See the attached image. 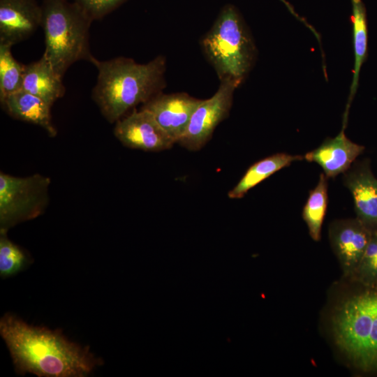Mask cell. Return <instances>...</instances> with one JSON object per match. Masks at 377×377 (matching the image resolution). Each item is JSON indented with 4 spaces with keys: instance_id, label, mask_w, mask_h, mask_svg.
I'll use <instances>...</instances> for the list:
<instances>
[{
    "instance_id": "6da1fadb",
    "label": "cell",
    "mask_w": 377,
    "mask_h": 377,
    "mask_svg": "<svg viewBox=\"0 0 377 377\" xmlns=\"http://www.w3.org/2000/svg\"><path fill=\"white\" fill-rule=\"evenodd\" d=\"M0 333L17 374L45 377H84L101 362L88 348L68 340L59 330L33 327L7 313Z\"/></svg>"
},
{
    "instance_id": "7a4b0ae2",
    "label": "cell",
    "mask_w": 377,
    "mask_h": 377,
    "mask_svg": "<svg viewBox=\"0 0 377 377\" xmlns=\"http://www.w3.org/2000/svg\"><path fill=\"white\" fill-rule=\"evenodd\" d=\"M91 63L98 71L91 98L110 124L138 105L149 101L166 86V59L163 55L146 64L124 57L105 61L94 57Z\"/></svg>"
},
{
    "instance_id": "3957f363",
    "label": "cell",
    "mask_w": 377,
    "mask_h": 377,
    "mask_svg": "<svg viewBox=\"0 0 377 377\" xmlns=\"http://www.w3.org/2000/svg\"><path fill=\"white\" fill-rule=\"evenodd\" d=\"M41 25L45 35L44 54L61 77L74 63L94 56L89 47L93 22L71 0H43Z\"/></svg>"
},
{
    "instance_id": "277c9868",
    "label": "cell",
    "mask_w": 377,
    "mask_h": 377,
    "mask_svg": "<svg viewBox=\"0 0 377 377\" xmlns=\"http://www.w3.org/2000/svg\"><path fill=\"white\" fill-rule=\"evenodd\" d=\"M332 332L336 345L354 367L377 371V290L346 300L332 318Z\"/></svg>"
},
{
    "instance_id": "5b68a950",
    "label": "cell",
    "mask_w": 377,
    "mask_h": 377,
    "mask_svg": "<svg viewBox=\"0 0 377 377\" xmlns=\"http://www.w3.org/2000/svg\"><path fill=\"white\" fill-rule=\"evenodd\" d=\"M200 45L220 82L230 81L239 87L253 64L255 46L233 5L222 8Z\"/></svg>"
},
{
    "instance_id": "8992f818",
    "label": "cell",
    "mask_w": 377,
    "mask_h": 377,
    "mask_svg": "<svg viewBox=\"0 0 377 377\" xmlns=\"http://www.w3.org/2000/svg\"><path fill=\"white\" fill-rule=\"evenodd\" d=\"M50 179L40 174L15 177L0 172V233L34 219L48 206Z\"/></svg>"
},
{
    "instance_id": "52a82bcc",
    "label": "cell",
    "mask_w": 377,
    "mask_h": 377,
    "mask_svg": "<svg viewBox=\"0 0 377 377\" xmlns=\"http://www.w3.org/2000/svg\"><path fill=\"white\" fill-rule=\"evenodd\" d=\"M237 87L230 81L220 82L216 93L196 108L177 143L189 151L201 149L210 140L216 126L228 117Z\"/></svg>"
},
{
    "instance_id": "ba28073f",
    "label": "cell",
    "mask_w": 377,
    "mask_h": 377,
    "mask_svg": "<svg viewBox=\"0 0 377 377\" xmlns=\"http://www.w3.org/2000/svg\"><path fill=\"white\" fill-rule=\"evenodd\" d=\"M114 135L124 146L145 151L169 149L175 144L153 115L142 108L115 122Z\"/></svg>"
},
{
    "instance_id": "9c48e42d",
    "label": "cell",
    "mask_w": 377,
    "mask_h": 377,
    "mask_svg": "<svg viewBox=\"0 0 377 377\" xmlns=\"http://www.w3.org/2000/svg\"><path fill=\"white\" fill-rule=\"evenodd\" d=\"M372 232L357 218L337 221L331 226V244L346 276H355Z\"/></svg>"
},
{
    "instance_id": "30bf717a",
    "label": "cell",
    "mask_w": 377,
    "mask_h": 377,
    "mask_svg": "<svg viewBox=\"0 0 377 377\" xmlns=\"http://www.w3.org/2000/svg\"><path fill=\"white\" fill-rule=\"evenodd\" d=\"M202 101L186 93L161 92L143 104L159 125L177 143L184 133L196 108Z\"/></svg>"
},
{
    "instance_id": "8fae6325",
    "label": "cell",
    "mask_w": 377,
    "mask_h": 377,
    "mask_svg": "<svg viewBox=\"0 0 377 377\" xmlns=\"http://www.w3.org/2000/svg\"><path fill=\"white\" fill-rule=\"evenodd\" d=\"M36 0H0V43L13 46L29 38L41 25Z\"/></svg>"
},
{
    "instance_id": "7c38bea8",
    "label": "cell",
    "mask_w": 377,
    "mask_h": 377,
    "mask_svg": "<svg viewBox=\"0 0 377 377\" xmlns=\"http://www.w3.org/2000/svg\"><path fill=\"white\" fill-rule=\"evenodd\" d=\"M343 183L353 195L357 218L372 231H377V179L369 162L348 169Z\"/></svg>"
},
{
    "instance_id": "4fadbf2b",
    "label": "cell",
    "mask_w": 377,
    "mask_h": 377,
    "mask_svg": "<svg viewBox=\"0 0 377 377\" xmlns=\"http://www.w3.org/2000/svg\"><path fill=\"white\" fill-rule=\"evenodd\" d=\"M364 147L349 140L342 128L333 138L326 139L318 147L306 153L304 158L315 162L327 178H334L350 169Z\"/></svg>"
},
{
    "instance_id": "5bb4252c",
    "label": "cell",
    "mask_w": 377,
    "mask_h": 377,
    "mask_svg": "<svg viewBox=\"0 0 377 377\" xmlns=\"http://www.w3.org/2000/svg\"><path fill=\"white\" fill-rule=\"evenodd\" d=\"M2 108L15 119L37 125L54 138L57 131L52 121L51 107L42 98L20 89L0 100Z\"/></svg>"
},
{
    "instance_id": "9a60e30c",
    "label": "cell",
    "mask_w": 377,
    "mask_h": 377,
    "mask_svg": "<svg viewBox=\"0 0 377 377\" xmlns=\"http://www.w3.org/2000/svg\"><path fill=\"white\" fill-rule=\"evenodd\" d=\"M22 89L45 101L52 106L65 94V87L49 60L43 54L37 61L24 65Z\"/></svg>"
},
{
    "instance_id": "2e32d148",
    "label": "cell",
    "mask_w": 377,
    "mask_h": 377,
    "mask_svg": "<svg viewBox=\"0 0 377 377\" xmlns=\"http://www.w3.org/2000/svg\"><path fill=\"white\" fill-rule=\"evenodd\" d=\"M300 155L277 153L251 165L238 183L228 192L231 199H240L254 186L292 163L303 160Z\"/></svg>"
},
{
    "instance_id": "e0dca14e",
    "label": "cell",
    "mask_w": 377,
    "mask_h": 377,
    "mask_svg": "<svg viewBox=\"0 0 377 377\" xmlns=\"http://www.w3.org/2000/svg\"><path fill=\"white\" fill-rule=\"evenodd\" d=\"M351 5L350 19L353 23L355 62L350 94L343 114V128L346 127L349 108L358 87L360 71L367 56L368 31L366 8L362 0H351Z\"/></svg>"
},
{
    "instance_id": "ac0fdd59",
    "label": "cell",
    "mask_w": 377,
    "mask_h": 377,
    "mask_svg": "<svg viewBox=\"0 0 377 377\" xmlns=\"http://www.w3.org/2000/svg\"><path fill=\"white\" fill-rule=\"evenodd\" d=\"M327 179L323 172L320 175L318 184L311 191L302 212L309 235L316 242L320 239L327 205Z\"/></svg>"
},
{
    "instance_id": "d6986e66",
    "label": "cell",
    "mask_w": 377,
    "mask_h": 377,
    "mask_svg": "<svg viewBox=\"0 0 377 377\" xmlns=\"http://www.w3.org/2000/svg\"><path fill=\"white\" fill-rule=\"evenodd\" d=\"M11 47L0 43V100L22 88L24 64L13 57Z\"/></svg>"
},
{
    "instance_id": "ffe728a7",
    "label": "cell",
    "mask_w": 377,
    "mask_h": 377,
    "mask_svg": "<svg viewBox=\"0 0 377 377\" xmlns=\"http://www.w3.org/2000/svg\"><path fill=\"white\" fill-rule=\"evenodd\" d=\"M30 263L29 258L17 245L0 233V275L2 278L13 276Z\"/></svg>"
},
{
    "instance_id": "44dd1931",
    "label": "cell",
    "mask_w": 377,
    "mask_h": 377,
    "mask_svg": "<svg viewBox=\"0 0 377 377\" xmlns=\"http://www.w3.org/2000/svg\"><path fill=\"white\" fill-rule=\"evenodd\" d=\"M355 276L364 286L377 285V231H373Z\"/></svg>"
},
{
    "instance_id": "7402d4cb",
    "label": "cell",
    "mask_w": 377,
    "mask_h": 377,
    "mask_svg": "<svg viewBox=\"0 0 377 377\" xmlns=\"http://www.w3.org/2000/svg\"><path fill=\"white\" fill-rule=\"evenodd\" d=\"M92 20L103 18L126 0H71Z\"/></svg>"
},
{
    "instance_id": "603a6c76",
    "label": "cell",
    "mask_w": 377,
    "mask_h": 377,
    "mask_svg": "<svg viewBox=\"0 0 377 377\" xmlns=\"http://www.w3.org/2000/svg\"><path fill=\"white\" fill-rule=\"evenodd\" d=\"M288 8V10L293 15H294L298 20L304 23L305 26H306L316 36V37L319 40L320 36L317 31L313 28L311 25H310L305 19L300 17L295 10L293 7L290 5V3L286 1V0H280Z\"/></svg>"
}]
</instances>
